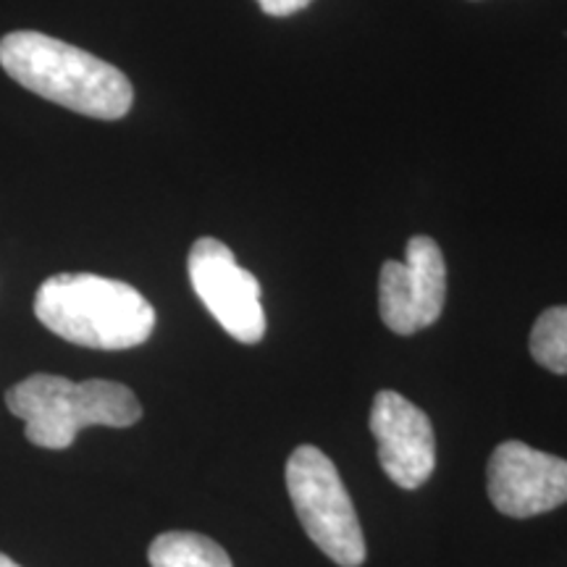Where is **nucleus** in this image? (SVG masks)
<instances>
[{
    "label": "nucleus",
    "mask_w": 567,
    "mask_h": 567,
    "mask_svg": "<svg viewBox=\"0 0 567 567\" xmlns=\"http://www.w3.org/2000/svg\"><path fill=\"white\" fill-rule=\"evenodd\" d=\"M0 66L21 87L82 116L118 122L132 111L134 90L122 69L42 32L6 34Z\"/></svg>",
    "instance_id": "1"
},
{
    "label": "nucleus",
    "mask_w": 567,
    "mask_h": 567,
    "mask_svg": "<svg viewBox=\"0 0 567 567\" xmlns=\"http://www.w3.org/2000/svg\"><path fill=\"white\" fill-rule=\"evenodd\" d=\"M34 316L55 337L87 350H132L155 329L153 305L132 284L95 274H55L42 281Z\"/></svg>",
    "instance_id": "2"
},
{
    "label": "nucleus",
    "mask_w": 567,
    "mask_h": 567,
    "mask_svg": "<svg viewBox=\"0 0 567 567\" xmlns=\"http://www.w3.org/2000/svg\"><path fill=\"white\" fill-rule=\"evenodd\" d=\"M6 405L24 434L42 450H66L90 425L126 429L142 417V405L130 386L109 379L82 384L51 373H32L6 392Z\"/></svg>",
    "instance_id": "3"
},
{
    "label": "nucleus",
    "mask_w": 567,
    "mask_h": 567,
    "mask_svg": "<svg viewBox=\"0 0 567 567\" xmlns=\"http://www.w3.org/2000/svg\"><path fill=\"white\" fill-rule=\"evenodd\" d=\"M287 492L305 534L339 567L365 563V536L337 465L313 444L289 455Z\"/></svg>",
    "instance_id": "4"
},
{
    "label": "nucleus",
    "mask_w": 567,
    "mask_h": 567,
    "mask_svg": "<svg viewBox=\"0 0 567 567\" xmlns=\"http://www.w3.org/2000/svg\"><path fill=\"white\" fill-rule=\"evenodd\" d=\"M189 281L208 313L226 334L243 344H258L266 334V313L260 302V281L237 264L221 239H197L187 258Z\"/></svg>",
    "instance_id": "5"
},
{
    "label": "nucleus",
    "mask_w": 567,
    "mask_h": 567,
    "mask_svg": "<svg viewBox=\"0 0 567 567\" xmlns=\"http://www.w3.org/2000/svg\"><path fill=\"white\" fill-rule=\"evenodd\" d=\"M446 302L444 255L431 237L408 243L405 264L386 260L379 276V310L389 331L413 337L439 321Z\"/></svg>",
    "instance_id": "6"
},
{
    "label": "nucleus",
    "mask_w": 567,
    "mask_h": 567,
    "mask_svg": "<svg viewBox=\"0 0 567 567\" xmlns=\"http://www.w3.org/2000/svg\"><path fill=\"white\" fill-rule=\"evenodd\" d=\"M486 488L494 507L507 517L551 513L567 502V460L509 439L488 457Z\"/></svg>",
    "instance_id": "7"
},
{
    "label": "nucleus",
    "mask_w": 567,
    "mask_h": 567,
    "mask_svg": "<svg viewBox=\"0 0 567 567\" xmlns=\"http://www.w3.org/2000/svg\"><path fill=\"white\" fill-rule=\"evenodd\" d=\"M371 434L379 463L400 488H417L436 467V436L429 415L402 394L384 389L373 396Z\"/></svg>",
    "instance_id": "8"
},
{
    "label": "nucleus",
    "mask_w": 567,
    "mask_h": 567,
    "mask_svg": "<svg viewBox=\"0 0 567 567\" xmlns=\"http://www.w3.org/2000/svg\"><path fill=\"white\" fill-rule=\"evenodd\" d=\"M153 567H234L224 547L193 530H168L147 549Z\"/></svg>",
    "instance_id": "9"
},
{
    "label": "nucleus",
    "mask_w": 567,
    "mask_h": 567,
    "mask_svg": "<svg viewBox=\"0 0 567 567\" xmlns=\"http://www.w3.org/2000/svg\"><path fill=\"white\" fill-rule=\"evenodd\" d=\"M530 358L557 375H567V305L547 308L528 339Z\"/></svg>",
    "instance_id": "10"
},
{
    "label": "nucleus",
    "mask_w": 567,
    "mask_h": 567,
    "mask_svg": "<svg viewBox=\"0 0 567 567\" xmlns=\"http://www.w3.org/2000/svg\"><path fill=\"white\" fill-rule=\"evenodd\" d=\"M258 6L268 17H292V13L302 11L305 6H310V0H258Z\"/></svg>",
    "instance_id": "11"
},
{
    "label": "nucleus",
    "mask_w": 567,
    "mask_h": 567,
    "mask_svg": "<svg viewBox=\"0 0 567 567\" xmlns=\"http://www.w3.org/2000/svg\"><path fill=\"white\" fill-rule=\"evenodd\" d=\"M0 567H21V565L13 563L9 555H3V551H0Z\"/></svg>",
    "instance_id": "12"
}]
</instances>
